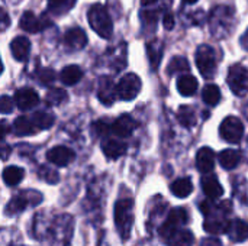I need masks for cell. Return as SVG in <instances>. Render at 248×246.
Instances as JSON below:
<instances>
[{"label":"cell","mask_w":248,"mask_h":246,"mask_svg":"<svg viewBox=\"0 0 248 246\" xmlns=\"http://www.w3.org/2000/svg\"><path fill=\"white\" fill-rule=\"evenodd\" d=\"M115 223L121 238L129 239L134 223V202L131 199H122L115 204Z\"/></svg>","instance_id":"6da1fadb"},{"label":"cell","mask_w":248,"mask_h":246,"mask_svg":"<svg viewBox=\"0 0 248 246\" xmlns=\"http://www.w3.org/2000/svg\"><path fill=\"white\" fill-rule=\"evenodd\" d=\"M87 20H89L90 28L100 38L108 39L112 36V32H113L112 19H110L108 10L102 4H94L93 7H90V10L87 13Z\"/></svg>","instance_id":"7a4b0ae2"},{"label":"cell","mask_w":248,"mask_h":246,"mask_svg":"<svg viewBox=\"0 0 248 246\" xmlns=\"http://www.w3.org/2000/svg\"><path fill=\"white\" fill-rule=\"evenodd\" d=\"M232 22H234L232 10L227 6H218L211 12L209 16L211 32L217 38H225L232 29Z\"/></svg>","instance_id":"3957f363"},{"label":"cell","mask_w":248,"mask_h":246,"mask_svg":"<svg viewBox=\"0 0 248 246\" xmlns=\"http://www.w3.org/2000/svg\"><path fill=\"white\" fill-rule=\"evenodd\" d=\"M195 58L201 74L205 78H212L217 71V55L214 48L209 45H201L196 49Z\"/></svg>","instance_id":"277c9868"},{"label":"cell","mask_w":248,"mask_h":246,"mask_svg":"<svg viewBox=\"0 0 248 246\" xmlns=\"http://www.w3.org/2000/svg\"><path fill=\"white\" fill-rule=\"evenodd\" d=\"M227 83L234 94H237L238 97L246 96L248 93V70L240 64L232 65L230 68Z\"/></svg>","instance_id":"5b68a950"},{"label":"cell","mask_w":248,"mask_h":246,"mask_svg":"<svg viewBox=\"0 0 248 246\" xmlns=\"http://www.w3.org/2000/svg\"><path fill=\"white\" fill-rule=\"evenodd\" d=\"M219 135L230 144H238L244 136V125L235 116H228L219 126Z\"/></svg>","instance_id":"8992f818"},{"label":"cell","mask_w":248,"mask_h":246,"mask_svg":"<svg viewBox=\"0 0 248 246\" xmlns=\"http://www.w3.org/2000/svg\"><path fill=\"white\" fill-rule=\"evenodd\" d=\"M189 222V215L187 212L183 209V207H177V209H173L167 217V220L163 223L161 229H160V235L167 239L173 232L179 231L182 226H185L186 223Z\"/></svg>","instance_id":"52a82bcc"},{"label":"cell","mask_w":248,"mask_h":246,"mask_svg":"<svg viewBox=\"0 0 248 246\" xmlns=\"http://www.w3.org/2000/svg\"><path fill=\"white\" fill-rule=\"evenodd\" d=\"M141 90V80L137 74H126L118 83V96L122 100H134Z\"/></svg>","instance_id":"ba28073f"},{"label":"cell","mask_w":248,"mask_h":246,"mask_svg":"<svg viewBox=\"0 0 248 246\" xmlns=\"http://www.w3.org/2000/svg\"><path fill=\"white\" fill-rule=\"evenodd\" d=\"M74 158H76L74 151L67 146H55L46 152V159L57 167H65L70 162H73Z\"/></svg>","instance_id":"9c48e42d"},{"label":"cell","mask_w":248,"mask_h":246,"mask_svg":"<svg viewBox=\"0 0 248 246\" xmlns=\"http://www.w3.org/2000/svg\"><path fill=\"white\" fill-rule=\"evenodd\" d=\"M116 94H118V86H115V83L112 81V78L102 77L99 80V90H97L99 100L102 103L110 106L116 100Z\"/></svg>","instance_id":"30bf717a"},{"label":"cell","mask_w":248,"mask_h":246,"mask_svg":"<svg viewBox=\"0 0 248 246\" xmlns=\"http://www.w3.org/2000/svg\"><path fill=\"white\" fill-rule=\"evenodd\" d=\"M15 103L20 110H29L39 103V96L32 88H20L15 94Z\"/></svg>","instance_id":"8fae6325"},{"label":"cell","mask_w":248,"mask_h":246,"mask_svg":"<svg viewBox=\"0 0 248 246\" xmlns=\"http://www.w3.org/2000/svg\"><path fill=\"white\" fill-rule=\"evenodd\" d=\"M135 128H137V122L134 120V117L129 115H122L113 122L112 132L119 138H128L132 135Z\"/></svg>","instance_id":"7c38bea8"},{"label":"cell","mask_w":248,"mask_h":246,"mask_svg":"<svg viewBox=\"0 0 248 246\" xmlns=\"http://www.w3.org/2000/svg\"><path fill=\"white\" fill-rule=\"evenodd\" d=\"M196 167L201 173L209 174L215 167V152L208 146L201 148L196 155Z\"/></svg>","instance_id":"4fadbf2b"},{"label":"cell","mask_w":248,"mask_h":246,"mask_svg":"<svg viewBox=\"0 0 248 246\" xmlns=\"http://www.w3.org/2000/svg\"><path fill=\"white\" fill-rule=\"evenodd\" d=\"M64 42H65V45L68 48H71L74 51H78V49H83L87 45V36H86V33H84L83 29L74 28V29H70L65 33Z\"/></svg>","instance_id":"5bb4252c"},{"label":"cell","mask_w":248,"mask_h":246,"mask_svg":"<svg viewBox=\"0 0 248 246\" xmlns=\"http://www.w3.org/2000/svg\"><path fill=\"white\" fill-rule=\"evenodd\" d=\"M10 49L16 61H26L31 52V42L25 36H16L10 43Z\"/></svg>","instance_id":"9a60e30c"},{"label":"cell","mask_w":248,"mask_h":246,"mask_svg":"<svg viewBox=\"0 0 248 246\" xmlns=\"http://www.w3.org/2000/svg\"><path fill=\"white\" fill-rule=\"evenodd\" d=\"M102 151L109 159H116L126 152V144L116 139H106L102 142Z\"/></svg>","instance_id":"2e32d148"},{"label":"cell","mask_w":248,"mask_h":246,"mask_svg":"<svg viewBox=\"0 0 248 246\" xmlns=\"http://www.w3.org/2000/svg\"><path fill=\"white\" fill-rule=\"evenodd\" d=\"M39 129L35 125V122L32 120V117H26V116H19L15 123H13V132L17 136H29L36 133Z\"/></svg>","instance_id":"e0dca14e"},{"label":"cell","mask_w":248,"mask_h":246,"mask_svg":"<svg viewBox=\"0 0 248 246\" xmlns=\"http://www.w3.org/2000/svg\"><path fill=\"white\" fill-rule=\"evenodd\" d=\"M202 188H203V193L212 200L219 199L224 194V188L215 175H205L202 178Z\"/></svg>","instance_id":"ac0fdd59"},{"label":"cell","mask_w":248,"mask_h":246,"mask_svg":"<svg viewBox=\"0 0 248 246\" xmlns=\"http://www.w3.org/2000/svg\"><path fill=\"white\" fill-rule=\"evenodd\" d=\"M20 28L29 33H35V32H39L41 29H44L45 23L42 19L36 17L32 12H25L20 17Z\"/></svg>","instance_id":"d6986e66"},{"label":"cell","mask_w":248,"mask_h":246,"mask_svg":"<svg viewBox=\"0 0 248 246\" xmlns=\"http://www.w3.org/2000/svg\"><path fill=\"white\" fill-rule=\"evenodd\" d=\"M166 241L170 246H192L195 244V236L187 229H179L173 232Z\"/></svg>","instance_id":"ffe728a7"},{"label":"cell","mask_w":248,"mask_h":246,"mask_svg":"<svg viewBox=\"0 0 248 246\" xmlns=\"http://www.w3.org/2000/svg\"><path fill=\"white\" fill-rule=\"evenodd\" d=\"M228 236L234 242H244L248 239V223L244 220H234L230 223Z\"/></svg>","instance_id":"44dd1931"},{"label":"cell","mask_w":248,"mask_h":246,"mask_svg":"<svg viewBox=\"0 0 248 246\" xmlns=\"http://www.w3.org/2000/svg\"><path fill=\"white\" fill-rule=\"evenodd\" d=\"M177 90L182 96H193L198 90V80L193 75L185 74L177 80Z\"/></svg>","instance_id":"7402d4cb"},{"label":"cell","mask_w":248,"mask_h":246,"mask_svg":"<svg viewBox=\"0 0 248 246\" xmlns=\"http://www.w3.org/2000/svg\"><path fill=\"white\" fill-rule=\"evenodd\" d=\"M83 77V71L78 65H68L65 68H62L60 78L65 86H74L77 84Z\"/></svg>","instance_id":"603a6c76"},{"label":"cell","mask_w":248,"mask_h":246,"mask_svg":"<svg viewBox=\"0 0 248 246\" xmlns=\"http://www.w3.org/2000/svg\"><path fill=\"white\" fill-rule=\"evenodd\" d=\"M241 155L235 149H225L219 154V164L225 170H234L240 164Z\"/></svg>","instance_id":"cb8c5ba5"},{"label":"cell","mask_w":248,"mask_h":246,"mask_svg":"<svg viewBox=\"0 0 248 246\" xmlns=\"http://www.w3.org/2000/svg\"><path fill=\"white\" fill-rule=\"evenodd\" d=\"M170 190L176 197L185 199V197L190 196V193L193 191V184H192L190 178H179L170 186Z\"/></svg>","instance_id":"d4e9b609"},{"label":"cell","mask_w":248,"mask_h":246,"mask_svg":"<svg viewBox=\"0 0 248 246\" xmlns=\"http://www.w3.org/2000/svg\"><path fill=\"white\" fill-rule=\"evenodd\" d=\"M28 204H31V202H29L28 196H26L25 193H22V194H19V196L13 197V199L7 203V206H6V213H7V215H16V213H20L22 210H25V209H26V206H28Z\"/></svg>","instance_id":"484cf974"},{"label":"cell","mask_w":248,"mask_h":246,"mask_svg":"<svg viewBox=\"0 0 248 246\" xmlns=\"http://www.w3.org/2000/svg\"><path fill=\"white\" fill-rule=\"evenodd\" d=\"M25 177V171L19 167H7L3 171V180L7 186H16Z\"/></svg>","instance_id":"4316f807"},{"label":"cell","mask_w":248,"mask_h":246,"mask_svg":"<svg viewBox=\"0 0 248 246\" xmlns=\"http://www.w3.org/2000/svg\"><path fill=\"white\" fill-rule=\"evenodd\" d=\"M202 97L208 106H215L221 100V91L215 84H208L202 91Z\"/></svg>","instance_id":"83f0119b"},{"label":"cell","mask_w":248,"mask_h":246,"mask_svg":"<svg viewBox=\"0 0 248 246\" xmlns=\"http://www.w3.org/2000/svg\"><path fill=\"white\" fill-rule=\"evenodd\" d=\"M177 117H179V122L186 128H192L196 123V115L190 106H182L177 112Z\"/></svg>","instance_id":"f1b7e54d"},{"label":"cell","mask_w":248,"mask_h":246,"mask_svg":"<svg viewBox=\"0 0 248 246\" xmlns=\"http://www.w3.org/2000/svg\"><path fill=\"white\" fill-rule=\"evenodd\" d=\"M32 120L35 122V125L38 126L39 130L42 129H49L54 122H55V117L52 113H48V112H36L33 116H32Z\"/></svg>","instance_id":"f546056e"},{"label":"cell","mask_w":248,"mask_h":246,"mask_svg":"<svg viewBox=\"0 0 248 246\" xmlns=\"http://www.w3.org/2000/svg\"><path fill=\"white\" fill-rule=\"evenodd\" d=\"M189 70V62L185 57H174L167 65V74L173 75L177 72H185Z\"/></svg>","instance_id":"4dcf8cb0"},{"label":"cell","mask_w":248,"mask_h":246,"mask_svg":"<svg viewBox=\"0 0 248 246\" xmlns=\"http://www.w3.org/2000/svg\"><path fill=\"white\" fill-rule=\"evenodd\" d=\"M147 54H148L150 64L153 65V68H157L160 59H161V55H163V46L157 41H154L147 45Z\"/></svg>","instance_id":"1f68e13d"},{"label":"cell","mask_w":248,"mask_h":246,"mask_svg":"<svg viewBox=\"0 0 248 246\" xmlns=\"http://www.w3.org/2000/svg\"><path fill=\"white\" fill-rule=\"evenodd\" d=\"M65 100H67V93L62 88H51L45 96V101L48 106H60Z\"/></svg>","instance_id":"d6a6232c"},{"label":"cell","mask_w":248,"mask_h":246,"mask_svg":"<svg viewBox=\"0 0 248 246\" xmlns=\"http://www.w3.org/2000/svg\"><path fill=\"white\" fill-rule=\"evenodd\" d=\"M39 177H41L44 181L49 183V184H55V183L60 180L58 174H57L54 170L48 168V167H41V170H39Z\"/></svg>","instance_id":"836d02e7"},{"label":"cell","mask_w":248,"mask_h":246,"mask_svg":"<svg viewBox=\"0 0 248 246\" xmlns=\"http://www.w3.org/2000/svg\"><path fill=\"white\" fill-rule=\"evenodd\" d=\"M38 80H39V83H41L42 86L51 84V83L55 80V72H54V70H52V68H44V70H41L39 74H38Z\"/></svg>","instance_id":"e575fe53"},{"label":"cell","mask_w":248,"mask_h":246,"mask_svg":"<svg viewBox=\"0 0 248 246\" xmlns=\"http://www.w3.org/2000/svg\"><path fill=\"white\" fill-rule=\"evenodd\" d=\"M13 110V101L9 96H1L0 99V112L3 115H7V113H12Z\"/></svg>","instance_id":"d590c367"},{"label":"cell","mask_w":248,"mask_h":246,"mask_svg":"<svg viewBox=\"0 0 248 246\" xmlns=\"http://www.w3.org/2000/svg\"><path fill=\"white\" fill-rule=\"evenodd\" d=\"M93 130L96 132V135L103 136V135H108V133L112 130V128H110L108 123H105L103 120H99V122H96V123L93 125Z\"/></svg>","instance_id":"8d00e7d4"},{"label":"cell","mask_w":248,"mask_h":246,"mask_svg":"<svg viewBox=\"0 0 248 246\" xmlns=\"http://www.w3.org/2000/svg\"><path fill=\"white\" fill-rule=\"evenodd\" d=\"M163 25H164V28L166 29H173V26H174V16L171 14V13H166V16H164V19H163Z\"/></svg>","instance_id":"74e56055"},{"label":"cell","mask_w":248,"mask_h":246,"mask_svg":"<svg viewBox=\"0 0 248 246\" xmlns=\"http://www.w3.org/2000/svg\"><path fill=\"white\" fill-rule=\"evenodd\" d=\"M49 1V7L51 9H60V7H62L64 4H67V1L68 0H48Z\"/></svg>","instance_id":"f35d334b"},{"label":"cell","mask_w":248,"mask_h":246,"mask_svg":"<svg viewBox=\"0 0 248 246\" xmlns=\"http://www.w3.org/2000/svg\"><path fill=\"white\" fill-rule=\"evenodd\" d=\"M202 246H222L221 241L218 239H214V238H209V239H205L202 242Z\"/></svg>","instance_id":"ab89813d"},{"label":"cell","mask_w":248,"mask_h":246,"mask_svg":"<svg viewBox=\"0 0 248 246\" xmlns=\"http://www.w3.org/2000/svg\"><path fill=\"white\" fill-rule=\"evenodd\" d=\"M241 45H243V48L248 51V29L246 30V33L241 36Z\"/></svg>","instance_id":"60d3db41"},{"label":"cell","mask_w":248,"mask_h":246,"mask_svg":"<svg viewBox=\"0 0 248 246\" xmlns=\"http://www.w3.org/2000/svg\"><path fill=\"white\" fill-rule=\"evenodd\" d=\"M1 17H3V29H6V26H7V14H6L4 10L1 12Z\"/></svg>","instance_id":"b9f144b4"},{"label":"cell","mask_w":248,"mask_h":246,"mask_svg":"<svg viewBox=\"0 0 248 246\" xmlns=\"http://www.w3.org/2000/svg\"><path fill=\"white\" fill-rule=\"evenodd\" d=\"M157 0H141V3L144 4V6H147V4H153V3H155Z\"/></svg>","instance_id":"7bdbcfd3"},{"label":"cell","mask_w":248,"mask_h":246,"mask_svg":"<svg viewBox=\"0 0 248 246\" xmlns=\"http://www.w3.org/2000/svg\"><path fill=\"white\" fill-rule=\"evenodd\" d=\"M1 125H3V136H4V135L7 133L9 128H7V125H6V122H4V120H3V123H1Z\"/></svg>","instance_id":"ee69618b"},{"label":"cell","mask_w":248,"mask_h":246,"mask_svg":"<svg viewBox=\"0 0 248 246\" xmlns=\"http://www.w3.org/2000/svg\"><path fill=\"white\" fill-rule=\"evenodd\" d=\"M243 112H244V115H246V117L248 119V103L244 106V109H243Z\"/></svg>","instance_id":"f6af8a7d"},{"label":"cell","mask_w":248,"mask_h":246,"mask_svg":"<svg viewBox=\"0 0 248 246\" xmlns=\"http://www.w3.org/2000/svg\"><path fill=\"white\" fill-rule=\"evenodd\" d=\"M185 3H189V4H193V3H196L198 0H183Z\"/></svg>","instance_id":"bcb514c9"}]
</instances>
